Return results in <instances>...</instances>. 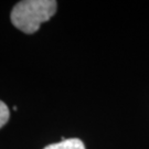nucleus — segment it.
<instances>
[{"label": "nucleus", "instance_id": "obj_1", "mask_svg": "<svg viewBox=\"0 0 149 149\" xmlns=\"http://www.w3.org/2000/svg\"><path fill=\"white\" fill-rule=\"evenodd\" d=\"M56 7L58 2L54 0H23L13 7L11 22L20 31L32 34L54 16Z\"/></svg>", "mask_w": 149, "mask_h": 149}, {"label": "nucleus", "instance_id": "obj_2", "mask_svg": "<svg viewBox=\"0 0 149 149\" xmlns=\"http://www.w3.org/2000/svg\"><path fill=\"white\" fill-rule=\"evenodd\" d=\"M43 149H86L84 143L79 138L65 139L63 137L60 143L48 145Z\"/></svg>", "mask_w": 149, "mask_h": 149}, {"label": "nucleus", "instance_id": "obj_3", "mask_svg": "<svg viewBox=\"0 0 149 149\" xmlns=\"http://www.w3.org/2000/svg\"><path fill=\"white\" fill-rule=\"evenodd\" d=\"M10 112L9 108L2 101H0V128H2L9 120Z\"/></svg>", "mask_w": 149, "mask_h": 149}]
</instances>
